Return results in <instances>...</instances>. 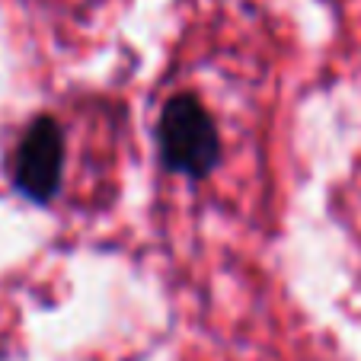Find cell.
<instances>
[{
	"instance_id": "1",
	"label": "cell",
	"mask_w": 361,
	"mask_h": 361,
	"mask_svg": "<svg viewBox=\"0 0 361 361\" xmlns=\"http://www.w3.org/2000/svg\"><path fill=\"white\" fill-rule=\"evenodd\" d=\"M160 154L164 164L185 176H204L218 157V131L195 96H176L160 116Z\"/></svg>"
},
{
	"instance_id": "2",
	"label": "cell",
	"mask_w": 361,
	"mask_h": 361,
	"mask_svg": "<svg viewBox=\"0 0 361 361\" xmlns=\"http://www.w3.org/2000/svg\"><path fill=\"white\" fill-rule=\"evenodd\" d=\"M64 164L61 131L51 122H39L16 150V183L35 198H48L58 185Z\"/></svg>"
}]
</instances>
